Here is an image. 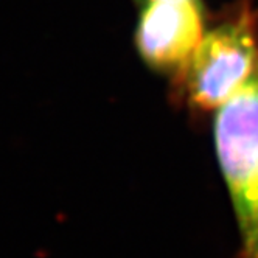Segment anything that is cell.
<instances>
[{
  "mask_svg": "<svg viewBox=\"0 0 258 258\" xmlns=\"http://www.w3.org/2000/svg\"><path fill=\"white\" fill-rule=\"evenodd\" d=\"M215 150L239 232V258H258V75L216 112Z\"/></svg>",
  "mask_w": 258,
  "mask_h": 258,
  "instance_id": "cell-2",
  "label": "cell"
},
{
  "mask_svg": "<svg viewBox=\"0 0 258 258\" xmlns=\"http://www.w3.org/2000/svg\"><path fill=\"white\" fill-rule=\"evenodd\" d=\"M137 2H139L140 5H145V4H148V2H153V0H137Z\"/></svg>",
  "mask_w": 258,
  "mask_h": 258,
  "instance_id": "cell-4",
  "label": "cell"
},
{
  "mask_svg": "<svg viewBox=\"0 0 258 258\" xmlns=\"http://www.w3.org/2000/svg\"><path fill=\"white\" fill-rule=\"evenodd\" d=\"M204 33L201 0H153L142 5L136 47L148 67L177 80Z\"/></svg>",
  "mask_w": 258,
  "mask_h": 258,
  "instance_id": "cell-3",
  "label": "cell"
},
{
  "mask_svg": "<svg viewBox=\"0 0 258 258\" xmlns=\"http://www.w3.org/2000/svg\"><path fill=\"white\" fill-rule=\"evenodd\" d=\"M258 75V19L247 5L204 33L176 80L190 107L219 109Z\"/></svg>",
  "mask_w": 258,
  "mask_h": 258,
  "instance_id": "cell-1",
  "label": "cell"
}]
</instances>
